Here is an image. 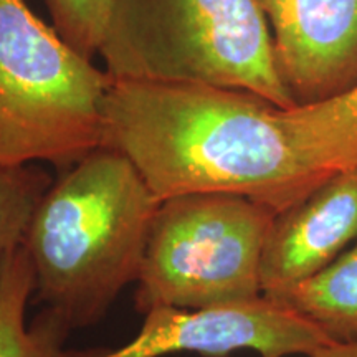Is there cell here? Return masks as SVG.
Masks as SVG:
<instances>
[{
  "label": "cell",
  "instance_id": "1",
  "mask_svg": "<svg viewBox=\"0 0 357 357\" xmlns=\"http://www.w3.org/2000/svg\"><path fill=\"white\" fill-rule=\"evenodd\" d=\"M102 146L131 160L160 202L231 194L276 213L326 181L280 108L252 91L211 84L111 82Z\"/></svg>",
  "mask_w": 357,
  "mask_h": 357
},
{
  "label": "cell",
  "instance_id": "9",
  "mask_svg": "<svg viewBox=\"0 0 357 357\" xmlns=\"http://www.w3.org/2000/svg\"><path fill=\"white\" fill-rule=\"evenodd\" d=\"M35 294V275L24 245L0 257V357H66L73 331L58 312L43 307L26 324L25 311Z\"/></svg>",
  "mask_w": 357,
  "mask_h": 357
},
{
  "label": "cell",
  "instance_id": "5",
  "mask_svg": "<svg viewBox=\"0 0 357 357\" xmlns=\"http://www.w3.org/2000/svg\"><path fill=\"white\" fill-rule=\"evenodd\" d=\"M275 215L231 194L162 200L136 281V310H205L260 298L263 248Z\"/></svg>",
  "mask_w": 357,
  "mask_h": 357
},
{
  "label": "cell",
  "instance_id": "6",
  "mask_svg": "<svg viewBox=\"0 0 357 357\" xmlns=\"http://www.w3.org/2000/svg\"><path fill=\"white\" fill-rule=\"evenodd\" d=\"M333 342L288 303L261 294L252 301L205 310L158 307L144 314L139 333L118 349L68 351L66 357H167L184 352L227 357L242 349L260 357H287L307 356Z\"/></svg>",
  "mask_w": 357,
  "mask_h": 357
},
{
  "label": "cell",
  "instance_id": "8",
  "mask_svg": "<svg viewBox=\"0 0 357 357\" xmlns=\"http://www.w3.org/2000/svg\"><path fill=\"white\" fill-rule=\"evenodd\" d=\"M357 242V167L334 172L276 213L263 248L261 294L280 300Z\"/></svg>",
  "mask_w": 357,
  "mask_h": 357
},
{
  "label": "cell",
  "instance_id": "11",
  "mask_svg": "<svg viewBox=\"0 0 357 357\" xmlns=\"http://www.w3.org/2000/svg\"><path fill=\"white\" fill-rule=\"evenodd\" d=\"M301 144L324 171L357 167V88L333 100L288 108Z\"/></svg>",
  "mask_w": 357,
  "mask_h": 357
},
{
  "label": "cell",
  "instance_id": "4",
  "mask_svg": "<svg viewBox=\"0 0 357 357\" xmlns=\"http://www.w3.org/2000/svg\"><path fill=\"white\" fill-rule=\"evenodd\" d=\"M111 82L29 0H0V164L63 172L102 147Z\"/></svg>",
  "mask_w": 357,
  "mask_h": 357
},
{
  "label": "cell",
  "instance_id": "7",
  "mask_svg": "<svg viewBox=\"0 0 357 357\" xmlns=\"http://www.w3.org/2000/svg\"><path fill=\"white\" fill-rule=\"evenodd\" d=\"M276 68L296 106L357 88V0H257Z\"/></svg>",
  "mask_w": 357,
  "mask_h": 357
},
{
  "label": "cell",
  "instance_id": "10",
  "mask_svg": "<svg viewBox=\"0 0 357 357\" xmlns=\"http://www.w3.org/2000/svg\"><path fill=\"white\" fill-rule=\"evenodd\" d=\"M280 300L318 324L334 341H357V242Z\"/></svg>",
  "mask_w": 357,
  "mask_h": 357
},
{
  "label": "cell",
  "instance_id": "12",
  "mask_svg": "<svg viewBox=\"0 0 357 357\" xmlns=\"http://www.w3.org/2000/svg\"><path fill=\"white\" fill-rule=\"evenodd\" d=\"M53 184L43 169L0 164V257L19 247L35 208Z\"/></svg>",
  "mask_w": 357,
  "mask_h": 357
},
{
  "label": "cell",
  "instance_id": "3",
  "mask_svg": "<svg viewBox=\"0 0 357 357\" xmlns=\"http://www.w3.org/2000/svg\"><path fill=\"white\" fill-rule=\"evenodd\" d=\"M98 55L116 82L211 84L296 106L257 0H109Z\"/></svg>",
  "mask_w": 357,
  "mask_h": 357
},
{
  "label": "cell",
  "instance_id": "14",
  "mask_svg": "<svg viewBox=\"0 0 357 357\" xmlns=\"http://www.w3.org/2000/svg\"><path fill=\"white\" fill-rule=\"evenodd\" d=\"M303 357H357V341H336Z\"/></svg>",
  "mask_w": 357,
  "mask_h": 357
},
{
  "label": "cell",
  "instance_id": "2",
  "mask_svg": "<svg viewBox=\"0 0 357 357\" xmlns=\"http://www.w3.org/2000/svg\"><path fill=\"white\" fill-rule=\"evenodd\" d=\"M160 200L137 167L98 147L45 192L24 236L35 294L71 329L105 318L139 278Z\"/></svg>",
  "mask_w": 357,
  "mask_h": 357
},
{
  "label": "cell",
  "instance_id": "13",
  "mask_svg": "<svg viewBox=\"0 0 357 357\" xmlns=\"http://www.w3.org/2000/svg\"><path fill=\"white\" fill-rule=\"evenodd\" d=\"M52 25L66 43L93 60L100 52L109 0H45Z\"/></svg>",
  "mask_w": 357,
  "mask_h": 357
}]
</instances>
